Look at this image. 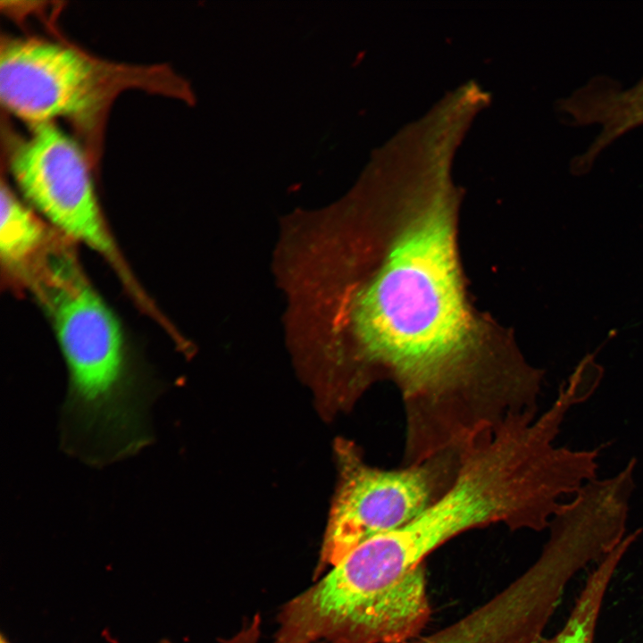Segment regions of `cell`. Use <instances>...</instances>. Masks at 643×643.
Wrapping results in <instances>:
<instances>
[{
    "instance_id": "obj_2",
    "label": "cell",
    "mask_w": 643,
    "mask_h": 643,
    "mask_svg": "<svg viewBox=\"0 0 643 643\" xmlns=\"http://www.w3.org/2000/svg\"><path fill=\"white\" fill-rule=\"evenodd\" d=\"M45 256L38 292L68 372L63 448L98 466L134 455L152 441L149 411L159 393L133 373L118 320L73 260Z\"/></svg>"
},
{
    "instance_id": "obj_8",
    "label": "cell",
    "mask_w": 643,
    "mask_h": 643,
    "mask_svg": "<svg viewBox=\"0 0 643 643\" xmlns=\"http://www.w3.org/2000/svg\"><path fill=\"white\" fill-rule=\"evenodd\" d=\"M0 252L10 267L26 264L40 250L44 230L36 216L13 192L1 188Z\"/></svg>"
},
{
    "instance_id": "obj_4",
    "label": "cell",
    "mask_w": 643,
    "mask_h": 643,
    "mask_svg": "<svg viewBox=\"0 0 643 643\" xmlns=\"http://www.w3.org/2000/svg\"><path fill=\"white\" fill-rule=\"evenodd\" d=\"M462 447L393 470L369 466L356 449H343L342 479L322 547L323 564L332 566L361 543L403 526L441 497L457 475Z\"/></svg>"
},
{
    "instance_id": "obj_5",
    "label": "cell",
    "mask_w": 643,
    "mask_h": 643,
    "mask_svg": "<svg viewBox=\"0 0 643 643\" xmlns=\"http://www.w3.org/2000/svg\"><path fill=\"white\" fill-rule=\"evenodd\" d=\"M11 171L23 196L65 236L117 263L87 158L53 123L35 126L13 151Z\"/></svg>"
},
{
    "instance_id": "obj_6",
    "label": "cell",
    "mask_w": 643,
    "mask_h": 643,
    "mask_svg": "<svg viewBox=\"0 0 643 643\" xmlns=\"http://www.w3.org/2000/svg\"><path fill=\"white\" fill-rule=\"evenodd\" d=\"M106 80L99 63L63 45L17 39L1 50V102L33 127L93 114L105 96Z\"/></svg>"
},
{
    "instance_id": "obj_3",
    "label": "cell",
    "mask_w": 643,
    "mask_h": 643,
    "mask_svg": "<svg viewBox=\"0 0 643 643\" xmlns=\"http://www.w3.org/2000/svg\"><path fill=\"white\" fill-rule=\"evenodd\" d=\"M530 516V490L521 461L507 446L481 439L463 449L455 481L441 497L403 526L376 536L373 545L387 572L401 580L463 532L495 523L521 530Z\"/></svg>"
},
{
    "instance_id": "obj_11",
    "label": "cell",
    "mask_w": 643,
    "mask_h": 643,
    "mask_svg": "<svg viewBox=\"0 0 643 643\" xmlns=\"http://www.w3.org/2000/svg\"><path fill=\"white\" fill-rule=\"evenodd\" d=\"M0 643H11L8 638L5 637L4 633H1L0 635Z\"/></svg>"
},
{
    "instance_id": "obj_1",
    "label": "cell",
    "mask_w": 643,
    "mask_h": 643,
    "mask_svg": "<svg viewBox=\"0 0 643 643\" xmlns=\"http://www.w3.org/2000/svg\"><path fill=\"white\" fill-rule=\"evenodd\" d=\"M397 214L378 265L352 296L350 323L359 357L397 386L407 436L447 439L504 409L521 356L487 336L468 305L451 206L434 198Z\"/></svg>"
},
{
    "instance_id": "obj_7",
    "label": "cell",
    "mask_w": 643,
    "mask_h": 643,
    "mask_svg": "<svg viewBox=\"0 0 643 643\" xmlns=\"http://www.w3.org/2000/svg\"><path fill=\"white\" fill-rule=\"evenodd\" d=\"M633 544L630 537L603 559L589 575L564 627L541 643H594L596 626L605 591L620 562Z\"/></svg>"
},
{
    "instance_id": "obj_10",
    "label": "cell",
    "mask_w": 643,
    "mask_h": 643,
    "mask_svg": "<svg viewBox=\"0 0 643 643\" xmlns=\"http://www.w3.org/2000/svg\"><path fill=\"white\" fill-rule=\"evenodd\" d=\"M617 105L627 126L634 129L643 125V77L633 86L620 90Z\"/></svg>"
},
{
    "instance_id": "obj_9",
    "label": "cell",
    "mask_w": 643,
    "mask_h": 643,
    "mask_svg": "<svg viewBox=\"0 0 643 643\" xmlns=\"http://www.w3.org/2000/svg\"><path fill=\"white\" fill-rule=\"evenodd\" d=\"M398 643H497V641L476 623L461 618L434 632L422 633Z\"/></svg>"
}]
</instances>
